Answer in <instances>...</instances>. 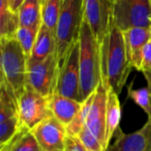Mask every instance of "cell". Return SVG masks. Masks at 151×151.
<instances>
[{"mask_svg": "<svg viewBox=\"0 0 151 151\" xmlns=\"http://www.w3.org/2000/svg\"><path fill=\"white\" fill-rule=\"evenodd\" d=\"M100 58L104 86L119 95L133 67L127 59L123 32L114 22L100 43Z\"/></svg>", "mask_w": 151, "mask_h": 151, "instance_id": "obj_1", "label": "cell"}, {"mask_svg": "<svg viewBox=\"0 0 151 151\" xmlns=\"http://www.w3.org/2000/svg\"><path fill=\"white\" fill-rule=\"evenodd\" d=\"M80 43V102L93 94L102 81L100 43L84 18L79 38Z\"/></svg>", "mask_w": 151, "mask_h": 151, "instance_id": "obj_2", "label": "cell"}, {"mask_svg": "<svg viewBox=\"0 0 151 151\" xmlns=\"http://www.w3.org/2000/svg\"><path fill=\"white\" fill-rule=\"evenodd\" d=\"M27 60L15 37H1V83L7 88L17 104L27 86Z\"/></svg>", "mask_w": 151, "mask_h": 151, "instance_id": "obj_3", "label": "cell"}, {"mask_svg": "<svg viewBox=\"0 0 151 151\" xmlns=\"http://www.w3.org/2000/svg\"><path fill=\"white\" fill-rule=\"evenodd\" d=\"M83 21V0H63L55 35L56 54L59 65L72 47L79 42Z\"/></svg>", "mask_w": 151, "mask_h": 151, "instance_id": "obj_4", "label": "cell"}, {"mask_svg": "<svg viewBox=\"0 0 151 151\" xmlns=\"http://www.w3.org/2000/svg\"><path fill=\"white\" fill-rule=\"evenodd\" d=\"M112 16L114 24L121 31L151 28V0H113Z\"/></svg>", "mask_w": 151, "mask_h": 151, "instance_id": "obj_5", "label": "cell"}, {"mask_svg": "<svg viewBox=\"0 0 151 151\" xmlns=\"http://www.w3.org/2000/svg\"><path fill=\"white\" fill-rule=\"evenodd\" d=\"M59 69L56 53L42 61H27V84L42 96L50 98L56 92Z\"/></svg>", "mask_w": 151, "mask_h": 151, "instance_id": "obj_6", "label": "cell"}, {"mask_svg": "<svg viewBox=\"0 0 151 151\" xmlns=\"http://www.w3.org/2000/svg\"><path fill=\"white\" fill-rule=\"evenodd\" d=\"M18 112L20 124L30 130L53 116L50 98L42 96L28 84L18 100Z\"/></svg>", "mask_w": 151, "mask_h": 151, "instance_id": "obj_7", "label": "cell"}, {"mask_svg": "<svg viewBox=\"0 0 151 151\" xmlns=\"http://www.w3.org/2000/svg\"><path fill=\"white\" fill-rule=\"evenodd\" d=\"M80 43L76 42L60 65L56 92L80 102Z\"/></svg>", "mask_w": 151, "mask_h": 151, "instance_id": "obj_8", "label": "cell"}, {"mask_svg": "<svg viewBox=\"0 0 151 151\" xmlns=\"http://www.w3.org/2000/svg\"><path fill=\"white\" fill-rule=\"evenodd\" d=\"M84 18L96 38L102 42L113 24L111 0H83Z\"/></svg>", "mask_w": 151, "mask_h": 151, "instance_id": "obj_9", "label": "cell"}, {"mask_svg": "<svg viewBox=\"0 0 151 151\" xmlns=\"http://www.w3.org/2000/svg\"><path fill=\"white\" fill-rule=\"evenodd\" d=\"M31 131L43 151H65L66 127L54 116L43 120Z\"/></svg>", "mask_w": 151, "mask_h": 151, "instance_id": "obj_10", "label": "cell"}, {"mask_svg": "<svg viewBox=\"0 0 151 151\" xmlns=\"http://www.w3.org/2000/svg\"><path fill=\"white\" fill-rule=\"evenodd\" d=\"M106 105L107 89L102 81L95 91L93 102L86 119V127L96 136L104 149L108 148L106 141Z\"/></svg>", "mask_w": 151, "mask_h": 151, "instance_id": "obj_11", "label": "cell"}, {"mask_svg": "<svg viewBox=\"0 0 151 151\" xmlns=\"http://www.w3.org/2000/svg\"><path fill=\"white\" fill-rule=\"evenodd\" d=\"M122 32L127 59L133 68L141 72L143 50L151 40V28L134 27Z\"/></svg>", "mask_w": 151, "mask_h": 151, "instance_id": "obj_12", "label": "cell"}, {"mask_svg": "<svg viewBox=\"0 0 151 151\" xmlns=\"http://www.w3.org/2000/svg\"><path fill=\"white\" fill-rule=\"evenodd\" d=\"M150 134L151 125L149 122L132 134H125L119 127L114 134V143L108 146L105 151H150Z\"/></svg>", "mask_w": 151, "mask_h": 151, "instance_id": "obj_13", "label": "cell"}, {"mask_svg": "<svg viewBox=\"0 0 151 151\" xmlns=\"http://www.w3.org/2000/svg\"><path fill=\"white\" fill-rule=\"evenodd\" d=\"M82 103L54 93L50 97V107L53 116L67 127L81 109Z\"/></svg>", "mask_w": 151, "mask_h": 151, "instance_id": "obj_14", "label": "cell"}, {"mask_svg": "<svg viewBox=\"0 0 151 151\" xmlns=\"http://www.w3.org/2000/svg\"><path fill=\"white\" fill-rule=\"evenodd\" d=\"M56 53V38L53 33L42 22L39 32L27 61L36 62Z\"/></svg>", "mask_w": 151, "mask_h": 151, "instance_id": "obj_15", "label": "cell"}, {"mask_svg": "<svg viewBox=\"0 0 151 151\" xmlns=\"http://www.w3.org/2000/svg\"><path fill=\"white\" fill-rule=\"evenodd\" d=\"M0 151H43L32 131L21 125L18 132L4 144L0 146Z\"/></svg>", "mask_w": 151, "mask_h": 151, "instance_id": "obj_16", "label": "cell"}, {"mask_svg": "<svg viewBox=\"0 0 151 151\" xmlns=\"http://www.w3.org/2000/svg\"><path fill=\"white\" fill-rule=\"evenodd\" d=\"M120 118L121 107L119 95L111 88H108L106 105V141L108 146L116 130L119 127Z\"/></svg>", "mask_w": 151, "mask_h": 151, "instance_id": "obj_17", "label": "cell"}, {"mask_svg": "<svg viewBox=\"0 0 151 151\" xmlns=\"http://www.w3.org/2000/svg\"><path fill=\"white\" fill-rule=\"evenodd\" d=\"M0 35L5 38H13L20 27L18 11L10 8L7 0H0Z\"/></svg>", "mask_w": 151, "mask_h": 151, "instance_id": "obj_18", "label": "cell"}, {"mask_svg": "<svg viewBox=\"0 0 151 151\" xmlns=\"http://www.w3.org/2000/svg\"><path fill=\"white\" fill-rule=\"evenodd\" d=\"M20 27H40L42 25V4L39 0H24L18 9Z\"/></svg>", "mask_w": 151, "mask_h": 151, "instance_id": "obj_19", "label": "cell"}, {"mask_svg": "<svg viewBox=\"0 0 151 151\" xmlns=\"http://www.w3.org/2000/svg\"><path fill=\"white\" fill-rule=\"evenodd\" d=\"M63 0H45L42 4V22L56 35Z\"/></svg>", "mask_w": 151, "mask_h": 151, "instance_id": "obj_20", "label": "cell"}, {"mask_svg": "<svg viewBox=\"0 0 151 151\" xmlns=\"http://www.w3.org/2000/svg\"><path fill=\"white\" fill-rule=\"evenodd\" d=\"M128 97L139 105L148 116V122L151 125V93L148 87L138 89L133 88V82L127 88Z\"/></svg>", "mask_w": 151, "mask_h": 151, "instance_id": "obj_21", "label": "cell"}, {"mask_svg": "<svg viewBox=\"0 0 151 151\" xmlns=\"http://www.w3.org/2000/svg\"><path fill=\"white\" fill-rule=\"evenodd\" d=\"M40 27H19L17 30L15 38L19 41L21 45L27 59L29 58L33 47L35 45L38 32Z\"/></svg>", "mask_w": 151, "mask_h": 151, "instance_id": "obj_22", "label": "cell"}, {"mask_svg": "<svg viewBox=\"0 0 151 151\" xmlns=\"http://www.w3.org/2000/svg\"><path fill=\"white\" fill-rule=\"evenodd\" d=\"M88 151H105L106 150L96 136L85 126L75 136Z\"/></svg>", "mask_w": 151, "mask_h": 151, "instance_id": "obj_23", "label": "cell"}, {"mask_svg": "<svg viewBox=\"0 0 151 151\" xmlns=\"http://www.w3.org/2000/svg\"><path fill=\"white\" fill-rule=\"evenodd\" d=\"M21 127L19 116L12 117L0 123V146L8 142Z\"/></svg>", "mask_w": 151, "mask_h": 151, "instance_id": "obj_24", "label": "cell"}, {"mask_svg": "<svg viewBox=\"0 0 151 151\" xmlns=\"http://www.w3.org/2000/svg\"><path fill=\"white\" fill-rule=\"evenodd\" d=\"M151 71V40L145 45L142 54V71Z\"/></svg>", "mask_w": 151, "mask_h": 151, "instance_id": "obj_25", "label": "cell"}, {"mask_svg": "<svg viewBox=\"0 0 151 151\" xmlns=\"http://www.w3.org/2000/svg\"><path fill=\"white\" fill-rule=\"evenodd\" d=\"M65 151H88L74 136H68L66 139Z\"/></svg>", "mask_w": 151, "mask_h": 151, "instance_id": "obj_26", "label": "cell"}, {"mask_svg": "<svg viewBox=\"0 0 151 151\" xmlns=\"http://www.w3.org/2000/svg\"><path fill=\"white\" fill-rule=\"evenodd\" d=\"M24 0H10L9 2V5H10V8L12 10V11H18L19 7L20 6V4L23 3Z\"/></svg>", "mask_w": 151, "mask_h": 151, "instance_id": "obj_27", "label": "cell"}, {"mask_svg": "<svg viewBox=\"0 0 151 151\" xmlns=\"http://www.w3.org/2000/svg\"><path fill=\"white\" fill-rule=\"evenodd\" d=\"M142 73L145 76V79L148 83V88H150L151 93V71H145V72H142Z\"/></svg>", "mask_w": 151, "mask_h": 151, "instance_id": "obj_28", "label": "cell"}, {"mask_svg": "<svg viewBox=\"0 0 151 151\" xmlns=\"http://www.w3.org/2000/svg\"><path fill=\"white\" fill-rule=\"evenodd\" d=\"M150 151H151V134H150Z\"/></svg>", "mask_w": 151, "mask_h": 151, "instance_id": "obj_29", "label": "cell"}, {"mask_svg": "<svg viewBox=\"0 0 151 151\" xmlns=\"http://www.w3.org/2000/svg\"><path fill=\"white\" fill-rule=\"evenodd\" d=\"M39 1H40V3H41V4H42L44 3V1H45V0H39Z\"/></svg>", "mask_w": 151, "mask_h": 151, "instance_id": "obj_30", "label": "cell"}, {"mask_svg": "<svg viewBox=\"0 0 151 151\" xmlns=\"http://www.w3.org/2000/svg\"><path fill=\"white\" fill-rule=\"evenodd\" d=\"M7 1H8V2H10V0H7Z\"/></svg>", "mask_w": 151, "mask_h": 151, "instance_id": "obj_31", "label": "cell"}, {"mask_svg": "<svg viewBox=\"0 0 151 151\" xmlns=\"http://www.w3.org/2000/svg\"><path fill=\"white\" fill-rule=\"evenodd\" d=\"M111 1H112V2H113V0H111Z\"/></svg>", "mask_w": 151, "mask_h": 151, "instance_id": "obj_32", "label": "cell"}]
</instances>
